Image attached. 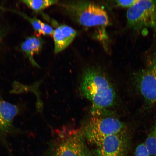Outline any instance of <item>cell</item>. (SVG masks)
<instances>
[{"label":"cell","mask_w":156,"mask_h":156,"mask_svg":"<svg viewBox=\"0 0 156 156\" xmlns=\"http://www.w3.org/2000/svg\"><path fill=\"white\" fill-rule=\"evenodd\" d=\"M81 92L92 104L93 116L106 114L107 109L116 102L114 87L104 74L93 68L84 73L81 83Z\"/></svg>","instance_id":"6da1fadb"},{"label":"cell","mask_w":156,"mask_h":156,"mask_svg":"<svg viewBox=\"0 0 156 156\" xmlns=\"http://www.w3.org/2000/svg\"><path fill=\"white\" fill-rule=\"evenodd\" d=\"M62 5L72 19L83 26H106L110 24L106 11L96 3L76 1L64 3Z\"/></svg>","instance_id":"7a4b0ae2"},{"label":"cell","mask_w":156,"mask_h":156,"mask_svg":"<svg viewBox=\"0 0 156 156\" xmlns=\"http://www.w3.org/2000/svg\"><path fill=\"white\" fill-rule=\"evenodd\" d=\"M56 136L49 150V156H92L82 131L64 130Z\"/></svg>","instance_id":"3957f363"},{"label":"cell","mask_w":156,"mask_h":156,"mask_svg":"<svg viewBox=\"0 0 156 156\" xmlns=\"http://www.w3.org/2000/svg\"><path fill=\"white\" fill-rule=\"evenodd\" d=\"M105 115L92 116L82 131L85 139L93 145H96L106 136L125 132L123 123L115 117Z\"/></svg>","instance_id":"277c9868"},{"label":"cell","mask_w":156,"mask_h":156,"mask_svg":"<svg viewBox=\"0 0 156 156\" xmlns=\"http://www.w3.org/2000/svg\"><path fill=\"white\" fill-rule=\"evenodd\" d=\"M128 24L135 28L149 27L156 30V1L138 0L128 8Z\"/></svg>","instance_id":"5b68a950"},{"label":"cell","mask_w":156,"mask_h":156,"mask_svg":"<svg viewBox=\"0 0 156 156\" xmlns=\"http://www.w3.org/2000/svg\"><path fill=\"white\" fill-rule=\"evenodd\" d=\"M21 111L20 105L7 102L0 95V142L7 149H9L7 141L9 136L24 133L13 123Z\"/></svg>","instance_id":"8992f818"},{"label":"cell","mask_w":156,"mask_h":156,"mask_svg":"<svg viewBox=\"0 0 156 156\" xmlns=\"http://www.w3.org/2000/svg\"><path fill=\"white\" fill-rule=\"evenodd\" d=\"M95 145L96 156H128V144L124 134L106 136Z\"/></svg>","instance_id":"52a82bcc"},{"label":"cell","mask_w":156,"mask_h":156,"mask_svg":"<svg viewBox=\"0 0 156 156\" xmlns=\"http://www.w3.org/2000/svg\"><path fill=\"white\" fill-rule=\"evenodd\" d=\"M138 87L148 104L151 105L156 103V67L144 72L140 76Z\"/></svg>","instance_id":"ba28073f"},{"label":"cell","mask_w":156,"mask_h":156,"mask_svg":"<svg viewBox=\"0 0 156 156\" xmlns=\"http://www.w3.org/2000/svg\"><path fill=\"white\" fill-rule=\"evenodd\" d=\"M77 33L71 27L62 25L54 30L53 37L54 52L59 53L69 45L75 39Z\"/></svg>","instance_id":"9c48e42d"},{"label":"cell","mask_w":156,"mask_h":156,"mask_svg":"<svg viewBox=\"0 0 156 156\" xmlns=\"http://www.w3.org/2000/svg\"><path fill=\"white\" fill-rule=\"evenodd\" d=\"M43 42L38 36H32L27 38L21 45V50L25 56L28 58L32 65L39 67L34 59L35 54H38L42 49Z\"/></svg>","instance_id":"30bf717a"},{"label":"cell","mask_w":156,"mask_h":156,"mask_svg":"<svg viewBox=\"0 0 156 156\" xmlns=\"http://www.w3.org/2000/svg\"><path fill=\"white\" fill-rule=\"evenodd\" d=\"M21 2L33 11L36 12H38L51 5L57 3L58 1L52 0H25Z\"/></svg>","instance_id":"8fae6325"},{"label":"cell","mask_w":156,"mask_h":156,"mask_svg":"<svg viewBox=\"0 0 156 156\" xmlns=\"http://www.w3.org/2000/svg\"><path fill=\"white\" fill-rule=\"evenodd\" d=\"M1 8L4 9H7L8 11L12 12H15L17 13V14L20 15L23 17H24L25 19H26L28 21L31 25H32L33 28H34L35 32H36L38 36H40L42 35V27L41 24V21L40 20L37 19L35 17H33V18H31V17L25 15L24 13L15 10L10 9H5L3 7H1Z\"/></svg>","instance_id":"7c38bea8"},{"label":"cell","mask_w":156,"mask_h":156,"mask_svg":"<svg viewBox=\"0 0 156 156\" xmlns=\"http://www.w3.org/2000/svg\"><path fill=\"white\" fill-rule=\"evenodd\" d=\"M144 144L150 155L156 156V123Z\"/></svg>","instance_id":"4fadbf2b"},{"label":"cell","mask_w":156,"mask_h":156,"mask_svg":"<svg viewBox=\"0 0 156 156\" xmlns=\"http://www.w3.org/2000/svg\"><path fill=\"white\" fill-rule=\"evenodd\" d=\"M135 156H151L144 143L137 146L134 153Z\"/></svg>","instance_id":"5bb4252c"},{"label":"cell","mask_w":156,"mask_h":156,"mask_svg":"<svg viewBox=\"0 0 156 156\" xmlns=\"http://www.w3.org/2000/svg\"><path fill=\"white\" fill-rule=\"evenodd\" d=\"M42 27V34L43 35H50L52 36L54 32L53 28L47 24L41 21V23Z\"/></svg>","instance_id":"9a60e30c"},{"label":"cell","mask_w":156,"mask_h":156,"mask_svg":"<svg viewBox=\"0 0 156 156\" xmlns=\"http://www.w3.org/2000/svg\"><path fill=\"white\" fill-rule=\"evenodd\" d=\"M138 0H127V1H117V5L122 7H128L129 8L135 4Z\"/></svg>","instance_id":"2e32d148"},{"label":"cell","mask_w":156,"mask_h":156,"mask_svg":"<svg viewBox=\"0 0 156 156\" xmlns=\"http://www.w3.org/2000/svg\"><path fill=\"white\" fill-rule=\"evenodd\" d=\"M3 35V32H2V27L0 25V41H1V39L2 38V37Z\"/></svg>","instance_id":"e0dca14e"},{"label":"cell","mask_w":156,"mask_h":156,"mask_svg":"<svg viewBox=\"0 0 156 156\" xmlns=\"http://www.w3.org/2000/svg\"><path fill=\"white\" fill-rule=\"evenodd\" d=\"M155 67H156V56L155 59Z\"/></svg>","instance_id":"ac0fdd59"}]
</instances>
